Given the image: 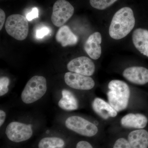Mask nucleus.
I'll list each match as a JSON object with an SVG mask.
<instances>
[{
	"label": "nucleus",
	"instance_id": "2",
	"mask_svg": "<svg viewBox=\"0 0 148 148\" xmlns=\"http://www.w3.org/2000/svg\"><path fill=\"white\" fill-rule=\"evenodd\" d=\"M107 92L108 102L118 112L127 108L130 97V90L126 83L114 79L109 82Z\"/></svg>",
	"mask_w": 148,
	"mask_h": 148
},
{
	"label": "nucleus",
	"instance_id": "18",
	"mask_svg": "<svg viewBox=\"0 0 148 148\" xmlns=\"http://www.w3.org/2000/svg\"><path fill=\"white\" fill-rule=\"evenodd\" d=\"M65 143L63 139L58 137H47L40 140L38 148H64Z\"/></svg>",
	"mask_w": 148,
	"mask_h": 148
},
{
	"label": "nucleus",
	"instance_id": "3",
	"mask_svg": "<svg viewBox=\"0 0 148 148\" xmlns=\"http://www.w3.org/2000/svg\"><path fill=\"white\" fill-rule=\"evenodd\" d=\"M47 88L45 78L42 76H34L29 80L21 92V101L26 104L35 103L45 95Z\"/></svg>",
	"mask_w": 148,
	"mask_h": 148
},
{
	"label": "nucleus",
	"instance_id": "11",
	"mask_svg": "<svg viewBox=\"0 0 148 148\" xmlns=\"http://www.w3.org/2000/svg\"><path fill=\"white\" fill-rule=\"evenodd\" d=\"M92 107L95 113L104 120L115 117L118 112L108 102L98 97L94 98L92 103Z\"/></svg>",
	"mask_w": 148,
	"mask_h": 148
},
{
	"label": "nucleus",
	"instance_id": "4",
	"mask_svg": "<svg viewBox=\"0 0 148 148\" xmlns=\"http://www.w3.org/2000/svg\"><path fill=\"white\" fill-rule=\"evenodd\" d=\"M29 28L28 20L21 14L11 15L6 21L5 29L7 33L18 40L26 39L29 33Z\"/></svg>",
	"mask_w": 148,
	"mask_h": 148
},
{
	"label": "nucleus",
	"instance_id": "14",
	"mask_svg": "<svg viewBox=\"0 0 148 148\" xmlns=\"http://www.w3.org/2000/svg\"><path fill=\"white\" fill-rule=\"evenodd\" d=\"M132 40L135 48L148 57V30L141 28L135 29L132 34Z\"/></svg>",
	"mask_w": 148,
	"mask_h": 148
},
{
	"label": "nucleus",
	"instance_id": "12",
	"mask_svg": "<svg viewBox=\"0 0 148 148\" xmlns=\"http://www.w3.org/2000/svg\"><path fill=\"white\" fill-rule=\"evenodd\" d=\"M102 37L99 32H96L90 35L84 45L85 51L94 60L100 58L102 53L101 44Z\"/></svg>",
	"mask_w": 148,
	"mask_h": 148
},
{
	"label": "nucleus",
	"instance_id": "21",
	"mask_svg": "<svg viewBox=\"0 0 148 148\" xmlns=\"http://www.w3.org/2000/svg\"><path fill=\"white\" fill-rule=\"evenodd\" d=\"M51 30L47 26H42L37 29L36 32V37L37 39H42L50 33Z\"/></svg>",
	"mask_w": 148,
	"mask_h": 148
},
{
	"label": "nucleus",
	"instance_id": "20",
	"mask_svg": "<svg viewBox=\"0 0 148 148\" xmlns=\"http://www.w3.org/2000/svg\"><path fill=\"white\" fill-rule=\"evenodd\" d=\"M10 80L7 77L3 76L0 78V96L5 95L9 90Z\"/></svg>",
	"mask_w": 148,
	"mask_h": 148
},
{
	"label": "nucleus",
	"instance_id": "24",
	"mask_svg": "<svg viewBox=\"0 0 148 148\" xmlns=\"http://www.w3.org/2000/svg\"><path fill=\"white\" fill-rule=\"evenodd\" d=\"M76 148H93L90 143L86 141H79L77 143Z\"/></svg>",
	"mask_w": 148,
	"mask_h": 148
},
{
	"label": "nucleus",
	"instance_id": "15",
	"mask_svg": "<svg viewBox=\"0 0 148 148\" xmlns=\"http://www.w3.org/2000/svg\"><path fill=\"white\" fill-rule=\"evenodd\" d=\"M127 140L132 148H148V132L144 129L135 130L130 132Z\"/></svg>",
	"mask_w": 148,
	"mask_h": 148
},
{
	"label": "nucleus",
	"instance_id": "8",
	"mask_svg": "<svg viewBox=\"0 0 148 148\" xmlns=\"http://www.w3.org/2000/svg\"><path fill=\"white\" fill-rule=\"evenodd\" d=\"M64 78L68 86L76 90H90L95 86V82L90 77L70 72L65 74Z\"/></svg>",
	"mask_w": 148,
	"mask_h": 148
},
{
	"label": "nucleus",
	"instance_id": "25",
	"mask_svg": "<svg viewBox=\"0 0 148 148\" xmlns=\"http://www.w3.org/2000/svg\"><path fill=\"white\" fill-rule=\"evenodd\" d=\"M5 14L2 9H0V30H1L5 22Z\"/></svg>",
	"mask_w": 148,
	"mask_h": 148
},
{
	"label": "nucleus",
	"instance_id": "19",
	"mask_svg": "<svg viewBox=\"0 0 148 148\" xmlns=\"http://www.w3.org/2000/svg\"><path fill=\"white\" fill-rule=\"evenodd\" d=\"M117 0H90L92 7L100 10L106 9L112 5Z\"/></svg>",
	"mask_w": 148,
	"mask_h": 148
},
{
	"label": "nucleus",
	"instance_id": "5",
	"mask_svg": "<svg viewBox=\"0 0 148 148\" xmlns=\"http://www.w3.org/2000/svg\"><path fill=\"white\" fill-rule=\"evenodd\" d=\"M65 124L68 129L85 137H93L98 132L96 125L78 116H72L67 118Z\"/></svg>",
	"mask_w": 148,
	"mask_h": 148
},
{
	"label": "nucleus",
	"instance_id": "6",
	"mask_svg": "<svg viewBox=\"0 0 148 148\" xmlns=\"http://www.w3.org/2000/svg\"><path fill=\"white\" fill-rule=\"evenodd\" d=\"M5 134L11 141L18 143L30 139L33 135V131L31 125L13 121L7 126Z\"/></svg>",
	"mask_w": 148,
	"mask_h": 148
},
{
	"label": "nucleus",
	"instance_id": "26",
	"mask_svg": "<svg viewBox=\"0 0 148 148\" xmlns=\"http://www.w3.org/2000/svg\"><path fill=\"white\" fill-rule=\"evenodd\" d=\"M6 118V113L5 111L1 110H0V126L1 127L4 123Z\"/></svg>",
	"mask_w": 148,
	"mask_h": 148
},
{
	"label": "nucleus",
	"instance_id": "1",
	"mask_svg": "<svg viewBox=\"0 0 148 148\" xmlns=\"http://www.w3.org/2000/svg\"><path fill=\"white\" fill-rule=\"evenodd\" d=\"M134 13L130 8H123L115 14L109 28V34L115 40L126 36L135 25Z\"/></svg>",
	"mask_w": 148,
	"mask_h": 148
},
{
	"label": "nucleus",
	"instance_id": "23",
	"mask_svg": "<svg viewBox=\"0 0 148 148\" xmlns=\"http://www.w3.org/2000/svg\"><path fill=\"white\" fill-rule=\"evenodd\" d=\"M38 9L37 8L34 7L32 9V11L27 14L26 18L28 21H31L34 18L38 17Z\"/></svg>",
	"mask_w": 148,
	"mask_h": 148
},
{
	"label": "nucleus",
	"instance_id": "13",
	"mask_svg": "<svg viewBox=\"0 0 148 148\" xmlns=\"http://www.w3.org/2000/svg\"><path fill=\"white\" fill-rule=\"evenodd\" d=\"M148 122V118L145 115L131 113L123 117L120 123L121 126L125 128L140 129L145 128Z\"/></svg>",
	"mask_w": 148,
	"mask_h": 148
},
{
	"label": "nucleus",
	"instance_id": "22",
	"mask_svg": "<svg viewBox=\"0 0 148 148\" xmlns=\"http://www.w3.org/2000/svg\"><path fill=\"white\" fill-rule=\"evenodd\" d=\"M113 148H132L128 140L124 138H120L116 141Z\"/></svg>",
	"mask_w": 148,
	"mask_h": 148
},
{
	"label": "nucleus",
	"instance_id": "10",
	"mask_svg": "<svg viewBox=\"0 0 148 148\" xmlns=\"http://www.w3.org/2000/svg\"><path fill=\"white\" fill-rule=\"evenodd\" d=\"M123 75L133 84L145 85L148 83V69L141 66L128 67L123 71Z\"/></svg>",
	"mask_w": 148,
	"mask_h": 148
},
{
	"label": "nucleus",
	"instance_id": "9",
	"mask_svg": "<svg viewBox=\"0 0 148 148\" xmlns=\"http://www.w3.org/2000/svg\"><path fill=\"white\" fill-rule=\"evenodd\" d=\"M69 71L90 77L95 71V66L93 61L86 56H80L74 58L67 64Z\"/></svg>",
	"mask_w": 148,
	"mask_h": 148
},
{
	"label": "nucleus",
	"instance_id": "17",
	"mask_svg": "<svg viewBox=\"0 0 148 148\" xmlns=\"http://www.w3.org/2000/svg\"><path fill=\"white\" fill-rule=\"evenodd\" d=\"M61 109L66 111H73L77 110L79 103L73 93L69 90L64 89L62 91V97L58 103Z\"/></svg>",
	"mask_w": 148,
	"mask_h": 148
},
{
	"label": "nucleus",
	"instance_id": "7",
	"mask_svg": "<svg viewBox=\"0 0 148 148\" xmlns=\"http://www.w3.org/2000/svg\"><path fill=\"white\" fill-rule=\"evenodd\" d=\"M74 8L66 0H57L53 5L51 21L53 25L61 27L73 16Z\"/></svg>",
	"mask_w": 148,
	"mask_h": 148
},
{
	"label": "nucleus",
	"instance_id": "16",
	"mask_svg": "<svg viewBox=\"0 0 148 148\" xmlns=\"http://www.w3.org/2000/svg\"><path fill=\"white\" fill-rule=\"evenodd\" d=\"M56 39L63 47L75 45L78 41V38L67 26L60 27L57 32Z\"/></svg>",
	"mask_w": 148,
	"mask_h": 148
}]
</instances>
